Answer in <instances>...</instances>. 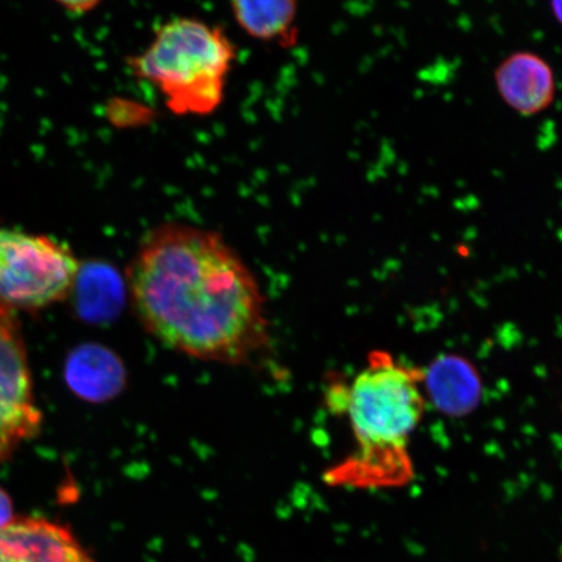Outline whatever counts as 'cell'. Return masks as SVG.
I'll list each match as a JSON object with an SVG mask.
<instances>
[{
  "mask_svg": "<svg viewBox=\"0 0 562 562\" xmlns=\"http://www.w3.org/2000/svg\"><path fill=\"white\" fill-rule=\"evenodd\" d=\"M422 390L439 412L453 418L469 416L482 398L480 372L457 355H441L422 371Z\"/></svg>",
  "mask_w": 562,
  "mask_h": 562,
  "instance_id": "ba28073f",
  "label": "cell"
},
{
  "mask_svg": "<svg viewBox=\"0 0 562 562\" xmlns=\"http://www.w3.org/2000/svg\"><path fill=\"white\" fill-rule=\"evenodd\" d=\"M328 400L334 412H347L358 446L355 457L333 473L342 474L337 480L403 460L426 406L422 370L407 368L381 350L369 356L368 367L349 386L333 383Z\"/></svg>",
  "mask_w": 562,
  "mask_h": 562,
  "instance_id": "7a4b0ae2",
  "label": "cell"
},
{
  "mask_svg": "<svg viewBox=\"0 0 562 562\" xmlns=\"http://www.w3.org/2000/svg\"><path fill=\"white\" fill-rule=\"evenodd\" d=\"M551 7L554 19L562 25V0H551Z\"/></svg>",
  "mask_w": 562,
  "mask_h": 562,
  "instance_id": "5bb4252c",
  "label": "cell"
},
{
  "mask_svg": "<svg viewBox=\"0 0 562 562\" xmlns=\"http://www.w3.org/2000/svg\"><path fill=\"white\" fill-rule=\"evenodd\" d=\"M80 266L72 250L52 237L0 226V302L11 308L67 299Z\"/></svg>",
  "mask_w": 562,
  "mask_h": 562,
  "instance_id": "277c9868",
  "label": "cell"
},
{
  "mask_svg": "<svg viewBox=\"0 0 562 562\" xmlns=\"http://www.w3.org/2000/svg\"><path fill=\"white\" fill-rule=\"evenodd\" d=\"M126 280L139 322L168 348L248 364L269 347L261 288L217 232L160 224L140 243Z\"/></svg>",
  "mask_w": 562,
  "mask_h": 562,
  "instance_id": "6da1fadb",
  "label": "cell"
},
{
  "mask_svg": "<svg viewBox=\"0 0 562 562\" xmlns=\"http://www.w3.org/2000/svg\"><path fill=\"white\" fill-rule=\"evenodd\" d=\"M13 504L7 492L0 487V529L13 521Z\"/></svg>",
  "mask_w": 562,
  "mask_h": 562,
  "instance_id": "4fadbf2b",
  "label": "cell"
},
{
  "mask_svg": "<svg viewBox=\"0 0 562 562\" xmlns=\"http://www.w3.org/2000/svg\"><path fill=\"white\" fill-rule=\"evenodd\" d=\"M53 2L69 15L83 16L95 11L104 0H53Z\"/></svg>",
  "mask_w": 562,
  "mask_h": 562,
  "instance_id": "7c38bea8",
  "label": "cell"
},
{
  "mask_svg": "<svg viewBox=\"0 0 562 562\" xmlns=\"http://www.w3.org/2000/svg\"><path fill=\"white\" fill-rule=\"evenodd\" d=\"M236 46L220 26L175 18L154 32L144 52L128 59L137 79L156 88L175 115L206 116L224 101Z\"/></svg>",
  "mask_w": 562,
  "mask_h": 562,
  "instance_id": "3957f363",
  "label": "cell"
},
{
  "mask_svg": "<svg viewBox=\"0 0 562 562\" xmlns=\"http://www.w3.org/2000/svg\"><path fill=\"white\" fill-rule=\"evenodd\" d=\"M66 381L77 396L91 403H103L123 391L126 372L123 362L111 350L98 344H87L68 357Z\"/></svg>",
  "mask_w": 562,
  "mask_h": 562,
  "instance_id": "9c48e42d",
  "label": "cell"
},
{
  "mask_svg": "<svg viewBox=\"0 0 562 562\" xmlns=\"http://www.w3.org/2000/svg\"><path fill=\"white\" fill-rule=\"evenodd\" d=\"M42 413L16 315L0 302V463L37 437Z\"/></svg>",
  "mask_w": 562,
  "mask_h": 562,
  "instance_id": "5b68a950",
  "label": "cell"
},
{
  "mask_svg": "<svg viewBox=\"0 0 562 562\" xmlns=\"http://www.w3.org/2000/svg\"><path fill=\"white\" fill-rule=\"evenodd\" d=\"M229 5L249 37L280 46L296 42L299 0H229Z\"/></svg>",
  "mask_w": 562,
  "mask_h": 562,
  "instance_id": "30bf717a",
  "label": "cell"
},
{
  "mask_svg": "<svg viewBox=\"0 0 562 562\" xmlns=\"http://www.w3.org/2000/svg\"><path fill=\"white\" fill-rule=\"evenodd\" d=\"M125 288L114 269L103 263L80 266L72 288L76 311L91 323L111 322L122 312Z\"/></svg>",
  "mask_w": 562,
  "mask_h": 562,
  "instance_id": "8fae6325",
  "label": "cell"
},
{
  "mask_svg": "<svg viewBox=\"0 0 562 562\" xmlns=\"http://www.w3.org/2000/svg\"><path fill=\"white\" fill-rule=\"evenodd\" d=\"M0 562L95 560L66 526L45 518H20L0 529Z\"/></svg>",
  "mask_w": 562,
  "mask_h": 562,
  "instance_id": "8992f818",
  "label": "cell"
},
{
  "mask_svg": "<svg viewBox=\"0 0 562 562\" xmlns=\"http://www.w3.org/2000/svg\"><path fill=\"white\" fill-rule=\"evenodd\" d=\"M498 93L510 109L525 116L550 108L557 81L550 65L539 55L519 52L508 56L495 72Z\"/></svg>",
  "mask_w": 562,
  "mask_h": 562,
  "instance_id": "52a82bcc",
  "label": "cell"
}]
</instances>
